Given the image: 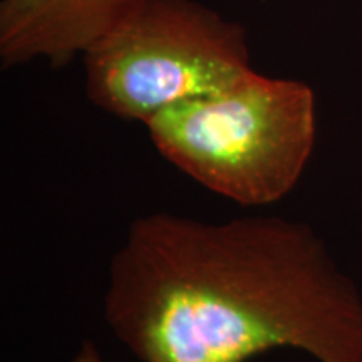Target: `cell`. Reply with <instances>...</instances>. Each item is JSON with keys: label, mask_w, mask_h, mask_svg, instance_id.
Listing matches in <instances>:
<instances>
[{"label": "cell", "mask_w": 362, "mask_h": 362, "mask_svg": "<svg viewBox=\"0 0 362 362\" xmlns=\"http://www.w3.org/2000/svg\"><path fill=\"white\" fill-rule=\"evenodd\" d=\"M104 317L141 362H248L280 347L362 362L359 288L309 225L282 216H139L111 260Z\"/></svg>", "instance_id": "cell-1"}, {"label": "cell", "mask_w": 362, "mask_h": 362, "mask_svg": "<svg viewBox=\"0 0 362 362\" xmlns=\"http://www.w3.org/2000/svg\"><path fill=\"white\" fill-rule=\"evenodd\" d=\"M148 0H2L0 59L12 67L47 59L62 67L93 49Z\"/></svg>", "instance_id": "cell-4"}, {"label": "cell", "mask_w": 362, "mask_h": 362, "mask_svg": "<svg viewBox=\"0 0 362 362\" xmlns=\"http://www.w3.org/2000/svg\"><path fill=\"white\" fill-rule=\"evenodd\" d=\"M163 158L242 206L282 200L314 151V90L253 71L223 93L171 106L146 123Z\"/></svg>", "instance_id": "cell-2"}, {"label": "cell", "mask_w": 362, "mask_h": 362, "mask_svg": "<svg viewBox=\"0 0 362 362\" xmlns=\"http://www.w3.org/2000/svg\"><path fill=\"white\" fill-rule=\"evenodd\" d=\"M72 362H104V359L99 354L98 347L90 341H86L83 342V346H81V349L78 351V354H76Z\"/></svg>", "instance_id": "cell-5"}, {"label": "cell", "mask_w": 362, "mask_h": 362, "mask_svg": "<svg viewBox=\"0 0 362 362\" xmlns=\"http://www.w3.org/2000/svg\"><path fill=\"white\" fill-rule=\"evenodd\" d=\"M84 66L90 101L144 124L253 72L243 27L194 0H148L84 54Z\"/></svg>", "instance_id": "cell-3"}]
</instances>
